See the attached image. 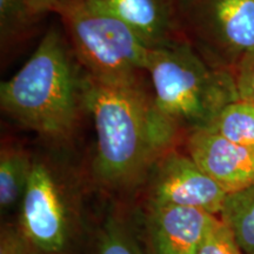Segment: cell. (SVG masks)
Instances as JSON below:
<instances>
[{"label":"cell","instance_id":"5b68a950","mask_svg":"<svg viewBox=\"0 0 254 254\" xmlns=\"http://www.w3.org/2000/svg\"><path fill=\"white\" fill-rule=\"evenodd\" d=\"M180 40L206 63L234 72L254 53V0H173Z\"/></svg>","mask_w":254,"mask_h":254},{"label":"cell","instance_id":"ac0fdd59","mask_svg":"<svg viewBox=\"0 0 254 254\" xmlns=\"http://www.w3.org/2000/svg\"><path fill=\"white\" fill-rule=\"evenodd\" d=\"M234 79L239 100L254 105V53L241 63Z\"/></svg>","mask_w":254,"mask_h":254},{"label":"cell","instance_id":"8fae6325","mask_svg":"<svg viewBox=\"0 0 254 254\" xmlns=\"http://www.w3.org/2000/svg\"><path fill=\"white\" fill-rule=\"evenodd\" d=\"M33 159L24 148L18 146H5L0 152V208L8 212L20 206Z\"/></svg>","mask_w":254,"mask_h":254},{"label":"cell","instance_id":"8992f818","mask_svg":"<svg viewBox=\"0 0 254 254\" xmlns=\"http://www.w3.org/2000/svg\"><path fill=\"white\" fill-rule=\"evenodd\" d=\"M18 222L40 254H66L78 231L67 183L45 160H34Z\"/></svg>","mask_w":254,"mask_h":254},{"label":"cell","instance_id":"52a82bcc","mask_svg":"<svg viewBox=\"0 0 254 254\" xmlns=\"http://www.w3.org/2000/svg\"><path fill=\"white\" fill-rule=\"evenodd\" d=\"M147 178L148 204L195 208L219 217L227 196L187 153L167 151Z\"/></svg>","mask_w":254,"mask_h":254},{"label":"cell","instance_id":"9c48e42d","mask_svg":"<svg viewBox=\"0 0 254 254\" xmlns=\"http://www.w3.org/2000/svg\"><path fill=\"white\" fill-rule=\"evenodd\" d=\"M215 217L195 208L147 202L144 231L148 254H198Z\"/></svg>","mask_w":254,"mask_h":254},{"label":"cell","instance_id":"277c9868","mask_svg":"<svg viewBox=\"0 0 254 254\" xmlns=\"http://www.w3.org/2000/svg\"><path fill=\"white\" fill-rule=\"evenodd\" d=\"M56 13L88 77L117 86L151 85L152 47L128 25L88 0H73Z\"/></svg>","mask_w":254,"mask_h":254},{"label":"cell","instance_id":"e0dca14e","mask_svg":"<svg viewBox=\"0 0 254 254\" xmlns=\"http://www.w3.org/2000/svg\"><path fill=\"white\" fill-rule=\"evenodd\" d=\"M0 254H40L19 222L2 224L0 231Z\"/></svg>","mask_w":254,"mask_h":254},{"label":"cell","instance_id":"7c38bea8","mask_svg":"<svg viewBox=\"0 0 254 254\" xmlns=\"http://www.w3.org/2000/svg\"><path fill=\"white\" fill-rule=\"evenodd\" d=\"M244 254H254V185L230 193L220 214Z\"/></svg>","mask_w":254,"mask_h":254},{"label":"cell","instance_id":"d6986e66","mask_svg":"<svg viewBox=\"0 0 254 254\" xmlns=\"http://www.w3.org/2000/svg\"><path fill=\"white\" fill-rule=\"evenodd\" d=\"M73 0H31V6L33 12L38 17L47 12H55L59 7H62L67 2H71Z\"/></svg>","mask_w":254,"mask_h":254},{"label":"cell","instance_id":"7a4b0ae2","mask_svg":"<svg viewBox=\"0 0 254 254\" xmlns=\"http://www.w3.org/2000/svg\"><path fill=\"white\" fill-rule=\"evenodd\" d=\"M86 72L68 38L51 26L21 68L0 85L2 112L25 128L56 140L74 131Z\"/></svg>","mask_w":254,"mask_h":254},{"label":"cell","instance_id":"5bb4252c","mask_svg":"<svg viewBox=\"0 0 254 254\" xmlns=\"http://www.w3.org/2000/svg\"><path fill=\"white\" fill-rule=\"evenodd\" d=\"M93 254H146L128 225L118 215H109L98 228Z\"/></svg>","mask_w":254,"mask_h":254},{"label":"cell","instance_id":"9a60e30c","mask_svg":"<svg viewBox=\"0 0 254 254\" xmlns=\"http://www.w3.org/2000/svg\"><path fill=\"white\" fill-rule=\"evenodd\" d=\"M38 15L31 6V0H0V39L1 46H7L24 36Z\"/></svg>","mask_w":254,"mask_h":254},{"label":"cell","instance_id":"4fadbf2b","mask_svg":"<svg viewBox=\"0 0 254 254\" xmlns=\"http://www.w3.org/2000/svg\"><path fill=\"white\" fill-rule=\"evenodd\" d=\"M206 129L236 144L254 148V105L243 100L228 104Z\"/></svg>","mask_w":254,"mask_h":254},{"label":"cell","instance_id":"ba28073f","mask_svg":"<svg viewBox=\"0 0 254 254\" xmlns=\"http://www.w3.org/2000/svg\"><path fill=\"white\" fill-rule=\"evenodd\" d=\"M186 150L227 194L254 185V148L202 128L187 133Z\"/></svg>","mask_w":254,"mask_h":254},{"label":"cell","instance_id":"30bf717a","mask_svg":"<svg viewBox=\"0 0 254 254\" xmlns=\"http://www.w3.org/2000/svg\"><path fill=\"white\" fill-rule=\"evenodd\" d=\"M128 25L152 49L180 41L173 0H88Z\"/></svg>","mask_w":254,"mask_h":254},{"label":"cell","instance_id":"6da1fadb","mask_svg":"<svg viewBox=\"0 0 254 254\" xmlns=\"http://www.w3.org/2000/svg\"><path fill=\"white\" fill-rule=\"evenodd\" d=\"M84 105L95 129V178L110 190L141 184L176 140L178 132L159 113L151 85L117 86L86 74Z\"/></svg>","mask_w":254,"mask_h":254},{"label":"cell","instance_id":"3957f363","mask_svg":"<svg viewBox=\"0 0 254 254\" xmlns=\"http://www.w3.org/2000/svg\"><path fill=\"white\" fill-rule=\"evenodd\" d=\"M147 73L155 106L177 132L206 128L239 100L234 75L209 65L183 40L152 49Z\"/></svg>","mask_w":254,"mask_h":254},{"label":"cell","instance_id":"2e32d148","mask_svg":"<svg viewBox=\"0 0 254 254\" xmlns=\"http://www.w3.org/2000/svg\"><path fill=\"white\" fill-rule=\"evenodd\" d=\"M198 254H244L228 227L215 217L202 240Z\"/></svg>","mask_w":254,"mask_h":254}]
</instances>
